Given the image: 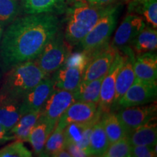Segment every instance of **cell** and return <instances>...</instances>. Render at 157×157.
<instances>
[{
    "mask_svg": "<svg viewBox=\"0 0 157 157\" xmlns=\"http://www.w3.org/2000/svg\"><path fill=\"white\" fill-rule=\"evenodd\" d=\"M60 29L50 13L27 15L13 20L0 42V67L4 72L21 63L35 60Z\"/></svg>",
    "mask_w": 157,
    "mask_h": 157,
    "instance_id": "obj_1",
    "label": "cell"
},
{
    "mask_svg": "<svg viewBox=\"0 0 157 157\" xmlns=\"http://www.w3.org/2000/svg\"><path fill=\"white\" fill-rule=\"evenodd\" d=\"M75 2L68 11L64 33L65 39L71 48L79 44L100 19L115 7L113 5H90L84 0Z\"/></svg>",
    "mask_w": 157,
    "mask_h": 157,
    "instance_id": "obj_2",
    "label": "cell"
},
{
    "mask_svg": "<svg viewBox=\"0 0 157 157\" xmlns=\"http://www.w3.org/2000/svg\"><path fill=\"white\" fill-rule=\"evenodd\" d=\"M47 76L34 60L21 63L6 71L0 94L21 101Z\"/></svg>",
    "mask_w": 157,
    "mask_h": 157,
    "instance_id": "obj_3",
    "label": "cell"
},
{
    "mask_svg": "<svg viewBox=\"0 0 157 157\" xmlns=\"http://www.w3.org/2000/svg\"><path fill=\"white\" fill-rule=\"evenodd\" d=\"M89 60V56L83 51L71 54L66 63L53 74L55 89L75 91L82 82Z\"/></svg>",
    "mask_w": 157,
    "mask_h": 157,
    "instance_id": "obj_4",
    "label": "cell"
},
{
    "mask_svg": "<svg viewBox=\"0 0 157 157\" xmlns=\"http://www.w3.org/2000/svg\"><path fill=\"white\" fill-rule=\"evenodd\" d=\"M71 48L65 39L63 33L58 31L34 60L46 75L50 76L66 63L71 54Z\"/></svg>",
    "mask_w": 157,
    "mask_h": 157,
    "instance_id": "obj_5",
    "label": "cell"
},
{
    "mask_svg": "<svg viewBox=\"0 0 157 157\" xmlns=\"http://www.w3.org/2000/svg\"><path fill=\"white\" fill-rule=\"evenodd\" d=\"M119 9V6L115 5L109 13L100 19L80 42L82 51L90 56L109 42L110 36L117 25Z\"/></svg>",
    "mask_w": 157,
    "mask_h": 157,
    "instance_id": "obj_6",
    "label": "cell"
},
{
    "mask_svg": "<svg viewBox=\"0 0 157 157\" xmlns=\"http://www.w3.org/2000/svg\"><path fill=\"white\" fill-rule=\"evenodd\" d=\"M117 111V116L127 133L156 119V101L149 105L146 104L135 106L119 107Z\"/></svg>",
    "mask_w": 157,
    "mask_h": 157,
    "instance_id": "obj_7",
    "label": "cell"
},
{
    "mask_svg": "<svg viewBox=\"0 0 157 157\" xmlns=\"http://www.w3.org/2000/svg\"><path fill=\"white\" fill-rule=\"evenodd\" d=\"M117 50L111 46L109 42L95 52L90 54L82 81H93L102 77L107 73L114 60Z\"/></svg>",
    "mask_w": 157,
    "mask_h": 157,
    "instance_id": "obj_8",
    "label": "cell"
},
{
    "mask_svg": "<svg viewBox=\"0 0 157 157\" xmlns=\"http://www.w3.org/2000/svg\"><path fill=\"white\" fill-rule=\"evenodd\" d=\"M74 101L75 97L74 92L54 88L43 105L41 117L48 121L55 128L61 116Z\"/></svg>",
    "mask_w": 157,
    "mask_h": 157,
    "instance_id": "obj_9",
    "label": "cell"
},
{
    "mask_svg": "<svg viewBox=\"0 0 157 157\" xmlns=\"http://www.w3.org/2000/svg\"><path fill=\"white\" fill-rule=\"evenodd\" d=\"M157 96V82H150L135 78L119 102V107L142 105L155 102Z\"/></svg>",
    "mask_w": 157,
    "mask_h": 157,
    "instance_id": "obj_10",
    "label": "cell"
},
{
    "mask_svg": "<svg viewBox=\"0 0 157 157\" xmlns=\"http://www.w3.org/2000/svg\"><path fill=\"white\" fill-rule=\"evenodd\" d=\"M124 62V55L120 51H117L114 60L109 70L102 81L100 92V100L98 110L102 114L110 112L112 108L115 95L116 79L119 69Z\"/></svg>",
    "mask_w": 157,
    "mask_h": 157,
    "instance_id": "obj_11",
    "label": "cell"
},
{
    "mask_svg": "<svg viewBox=\"0 0 157 157\" xmlns=\"http://www.w3.org/2000/svg\"><path fill=\"white\" fill-rule=\"evenodd\" d=\"M120 52L124 55L122 66L118 72L115 85V95L111 111L119 109V102L135 79L134 72L135 54L130 47H125Z\"/></svg>",
    "mask_w": 157,
    "mask_h": 157,
    "instance_id": "obj_12",
    "label": "cell"
},
{
    "mask_svg": "<svg viewBox=\"0 0 157 157\" xmlns=\"http://www.w3.org/2000/svg\"><path fill=\"white\" fill-rule=\"evenodd\" d=\"M146 25L144 19L134 13H128L116 31L111 46L116 50L121 51L131 42Z\"/></svg>",
    "mask_w": 157,
    "mask_h": 157,
    "instance_id": "obj_13",
    "label": "cell"
},
{
    "mask_svg": "<svg viewBox=\"0 0 157 157\" xmlns=\"http://www.w3.org/2000/svg\"><path fill=\"white\" fill-rule=\"evenodd\" d=\"M98 105L82 101H74L59 119L56 125L65 128L70 124H84L101 119Z\"/></svg>",
    "mask_w": 157,
    "mask_h": 157,
    "instance_id": "obj_14",
    "label": "cell"
},
{
    "mask_svg": "<svg viewBox=\"0 0 157 157\" xmlns=\"http://www.w3.org/2000/svg\"><path fill=\"white\" fill-rule=\"evenodd\" d=\"M53 90V80L52 77L47 76L21 100V116L31 111L42 109Z\"/></svg>",
    "mask_w": 157,
    "mask_h": 157,
    "instance_id": "obj_15",
    "label": "cell"
},
{
    "mask_svg": "<svg viewBox=\"0 0 157 157\" xmlns=\"http://www.w3.org/2000/svg\"><path fill=\"white\" fill-rule=\"evenodd\" d=\"M135 78L143 81L157 82V56L154 52L135 56Z\"/></svg>",
    "mask_w": 157,
    "mask_h": 157,
    "instance_id": "obj_16",
    "label": "cell"
},
{
    "mask_svg": "<svg viewBox=\"0 0 157 157\" xmlns=\"http://www.w3.org/2000/svg\"><path fill=\"white\" fill-rule=\"evenodd\" d=\"M21 100L0 94V123L10 132L22 117Z\"/></svg>",
    "mask_w": 157,
    "mask_h": 157,
    "instance_id": "obj_17",
    "label": "cell"
},
{
    "mask_svg": "<svg viewBox=\"0 0 157 157\" xmlns=\"http://www.w3.org/2000/svg\"><path fill=\"white\" fill-rule=\"evenodd\" d=\"M131 146H156L157 126L156 121H151L133 129L127 133Z\"/></svg>",
    "mask_w": 157,
    "mask_h": 157,
    "instance_id": "obj_18",
    "label": "cell"
},
{
    "mask_svg": "<svg viewBox=\"0 0 157 157\" xmlns=\"http://www.w3.org/2000/svg\"><path fill=\"white\" fill-rule=\"evenodd\" d=\"M135 56L155 52L157 48L156 29L146 25L129 45Z\"/></svg>",
    "mask_w": 157,
    "mask_h": 157,
    "instance_id": "obj_19",
    "label": "cell"
},
{
    "mask_svg": "<svg viewBox=\"0 0 157 157\" xmlns=\"http://www.w3.org/2000/svg\"><path fill=\"white\" fill-rule=\"evenodd\" d=\"M54 129L48 121L40 117L36 125L31 130L27 141L31 145L37 156H42L45 143Z\"/></svg>",
    "mask_w": 157,
    "mask_h": 157,
    "instance_id": "obj_20",
    "label": "cell"
},
{
    "mask_svg": "<svg viewBox=\"0 0 157 157\" xmlns=\"http://www.w3.org/2000/svg\"><path fill=\"white\" fill-rule=\"evenodd\" d=\"M128 13L140 15L148 25L157 27V0H130L128 4Z\"/></svg>",
    "mask_w": 157,
    "mask_h": 157,
    "instance_id": "obj_21",
    "label": "cell"
},
{
    "mask_svg": "<svg viewBox=\"0 0 157 157\" xmlns=\"http://www.w3.org/2000/svg\"><path fill=\"white\" fill-rule=\"evenodd\" d=\"M42 114V109L31 111L23 115L11 130L10 134L15 140L25 142L28 140L31 130L33 129Z\"/></svg>",
    "mask_w": 157,
    "mask_h": 157,
    "instance_id": "obj_22",
    "label": "cell"
},
{
    "mask_svg": "<svg viewBox=\"0 0 157 157\" xmlns=\"http://www.w3.org/2000/svg\"><path fill=\"white\" fill-rule=\"evenodd\" d=\"M104 76L105 75L93 81H82L80 82L74 92L75 101L86 102L98 105L101 86Z\"/></svg>",
    "mask_w": 157,
    "mask_h": 157,
    "instance_id": "obj_23",
    "label": "cell"
},
{
    "mask_svg": "<svg viewBox=\"0 0 157 157\" xmlns=\"http://www.w3.org/2000/svg\"><path fill=\"white\" fill-rule=\"evenodd\" d=\"M101 121L109 143L116 142L126 137V131L115 112L110 111L103 113L101 115Z\"/></svg>",
    "mask_w": 157,
    "mask_h": 157,
    "instance_id": "obj_24",
    "label": "cell"
},
{
    "mask_svg": "<svg viewBox=\"0 0 157 157\" xmlns=\"http://www.w3.org/2000/svg\"><path fill=\"white\" fill-rule=\"evenodd\" d=\"M109 145V141L100 119L93 127L90 137L89 154L90 156H102Z\"/></svg>",
    "mask_w": 157,
    "mask_h": 157,
    "instance_id": "obj_25",
    "label": "cell"
},
{
    "mask_svg": "<svg viewBox=\"0 0 157 157\" xmlns=\"http://www.w3.org/2000/svg\"><path fill=\"white\" fill-rule=\"evenodd\" d=\"M66 0H24L23 10L27 15L52 13L61 10Z\"/></svg>",
    "mask_w": 157,
    "mask_h": 157,
    "instance_id": "obj_26",
    "label": "cell"
},
{
    "mask_svg": "<svg viewBox=\"0 0 157 157\" xmlns=\"http://www.w3.org/2000/svg\"><path fill=\"white\" fill-rule=\"evenodd\" d=\"M65 128L56 125L48 137L41 156H52L58 150L65 148Z\"/></svg>",
    "mask_w": 157,
    "mask_h": 157,
    "instance_id": "obj_27",
    "label": "cell"
},
{
    "mask_svg": "<svg viewBox=\"0 0 157 157\" xmlns=\"http://www.w3.org/2000/svg\"><path fill=\"white\" fill-rule=\"evenodd\" d=\"M131 145L127 137L109 143L103 157H130Z\"/></svg>",
    "mask_w": 157,
    "mask_h": 157,
    "instance_id": "obj_28",
    "label": "cell"
},
{
    "mask_svg": "<svg viewBox=\"0 0 157 157\" xmlns=\"http://www.w3.org/2000/svg\"><path fill=\"white\" fill-rule=\"evenodd\" d=\"M20 8L15 0H0V23L9 24L18 15Z\"/></svg>",
    "mask_w": 157,
    "mask_h": 157,
    "instance_id": "obj_29",
    "label": "cell"
},
{
    "mask_svg": "<svg viewBox=\"0 0 157 157\" xmlns=\"http://www.w3.org/2000/svg\"><path fill=\"white\" fill-rule=\"evenodd\" d=\"M32 153L24 146L23 142L15 140L0 149V157H31Z\"/></svg>",
    "mask_w": 157,
    "mask_h": 157,
    "instance_id": "obj_30",
    "label": "cell"
},
{
    "mask_svg": "<svg viewBox=\"0 0 157 157\" xmlns=\"http://www.w3.org/2000/svg\"><path fill=\"white\" fill-rule=\"evenodd\" d=\"M130 156L132 157H154L156 156V146H131Z\"/></svg>",
    "mask_w": 157,
    "mask_h": 157,
    "instance_id": "obj_31",
    "label": "cell"
},
{
    "mask_svg": "<svg viewBox=\"0 0 157 157\" xmlns=\"http://www.w3.org/2000/svg\"><path fill=\"white\" fill-rule=\"evenodd\" d=\"M65 148L68 150L70 153L71 156L74 157H83V156H90L88 153L85 151L79 148L77 145L74 143H67L65 145Z\"/></svg>",
    "mask_w": 157,
    "mask_h": 157,
    "instance_id": "obj_32",
    "label": "cell"
},
{
    "mask_svg": "<svg viewBox=\"0 0 157 157\" xmlns=\"http://www.w3.org/2000/svg\"><path fill=\"white\" fill-rule=\"evenodd\" d=\"M12 140H14L13 137L4 128V127L0 123V145Z\"/></svg>",
    "mask_w": 157,
    "mask_h": 157,
    "instance_id": "obj_33",
    "label": "cell"
},
{
    "mask_svg": "<svg viewBox=\"0 0 157 157\" xmlns=\"http://www.w3.org/2000/svg\"><path fill=\"white\" fill-rule=\"evenodd\" d=\"M86 2L93 5H111L116 0H84Z\"/></svg>",
    "mask_w": 157,
    "mask_h": 157,
    "instance_id": "obj_34",
    "label": "cell"
},
{
    "mask_svg": "<svg viewBox=\"0 0 157 157\" xmlns=\"http://www.w3.org/2000/svg\"><path fill=\"white\" fill-rule=\"evenodd\" d=\"M53 157H71L70 153L66 148H63L52 155Z\"/></svg>",
    "mask_w": 157,
    "mask_h": 157,
    "instance_id": "obj_35",
    "label": "cell"
},
{
    "mask_svg": "<svg viewBox=\"0 0 157 157\" xmlns=\"http://www.w3.org/2000/svg\"><path fill=\"white\" fill-rule=\"evenodd\" d=\"M3 31H4V25L0 23V42H1L2 37L3 34Z\"/></svg>",
    "mask_w": 157,
    "mask_h": 157,
    "instance_id": "obj_36",
    "label": "cell"
},
{
    "mask_svg": "<svg viewBox=\"0 0 157 157\" xmlns=\"http://www.w3.org/2000/svg\"><path fill=\"white\" fill-rule=\"evenodd\" d=\"M70 1H71V2H78V1H80V0H70Z\"/></svg>",
    "mask_w": 157,
    "mask_h": 157,
    "instance_id": "obj_37",
    "label": "cell"
},
{
    "mask_svg": "<svg viewBox=\"0 0 157 157\" xmlns=\"http://www.w3.org/2000/svg\"><path fill=\"white\" fill-rule=\"evenodd\" d=\"M0 78H1V75H0Z\"/></svg>",
    "mask_w": 157,
    "mask_h": 157,
    "instance_id": "obj_38",
    "label": "cell"
}]
</instances>
